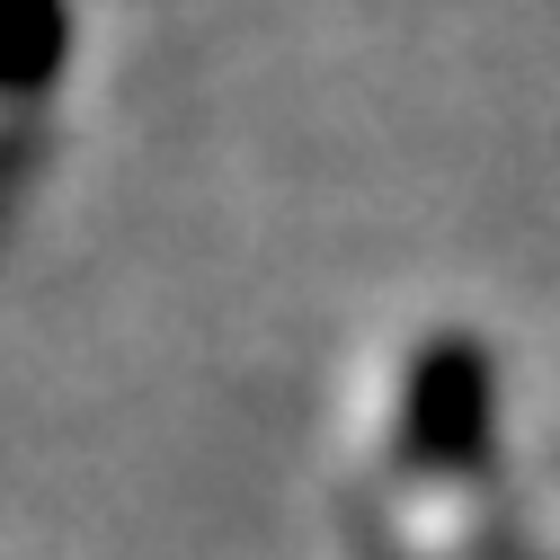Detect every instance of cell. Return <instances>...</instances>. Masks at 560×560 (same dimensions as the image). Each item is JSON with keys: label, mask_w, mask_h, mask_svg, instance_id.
I'll return each instance as SVG.
<instances>
[{"label": "cell", "mask_w": 560, "mask_h": 560, "mask_svg": "<svg viewBox=\"0 0 560 560\" xmlns=\"http://www.w3.org/2000/svg\"><path fill=\"white\" fill-rule=\"evenodd\" d=\"M480 418H489V365H480V347H428V365H418L409 383V436L418 454H436V463H471L480 454Z\"/></svg>", "instance_id": "obj_1"}, {"label": "cell", "mask_w": 560, "mask_h": 560, "mask_svg": "<svg viewBox=\"0 0 560 560\" xmlns=\"http://www.w3.org/2000/svg\"><path fill=\"white\" fill-rule=\"evenodd\" d=\"M72 54V0H0V98L54 90Z\"/></svg>", "instance_id": "obj_2"}]
</instances>
